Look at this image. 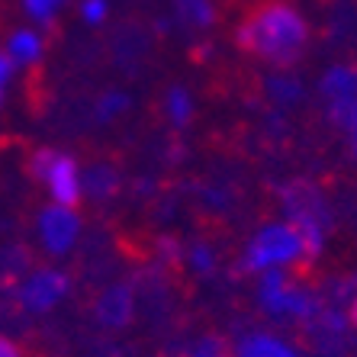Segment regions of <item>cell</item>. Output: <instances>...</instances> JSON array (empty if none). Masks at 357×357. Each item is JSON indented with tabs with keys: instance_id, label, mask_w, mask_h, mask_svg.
Returning <instances> with one entry per match:
<instances>
[{
	"instance_id": "6da1fadb",
	"label": "cell",
	"mask_w": 357,
	"mask_h": 357,
	"mask_svg": "<svg viewBox=\"0 0 357 357\" xmlns=\"http://www.w3.org/2000/svg\"><path fill=\"white\" fill-rule=\"evenodd\" d=\"M235 42L264 65L293 68L309 45V23L287 0H261L238 23Z\"/></svg>"
},
{
	"instance_id": "7a4b0ae2",
	"label": "cell",
	"mask_w": 357,
	"mask_h": 357,
	"mask_svg": "<svg viewBox=\"0 0 357 357\" xmlns=\"http://www.w3.org/2000/svg\"><path fill=\"white\" fill-rule=\"evenodd\" d=\"M283 199V213H287V222L293 225L303 238V248H306V261H316L325 248V238H328V206H325L322 193L306 181H293L280 190Z\"/></svg>"
},
{
	"instance_id": "3957f363",
	"label": "cell",
	"mask_w": 357,
	"mask_h": 357,
	"mask_svg": "<svg viewBox=\"0 0 357 357\" xmlns=\"http://www.w3.org/2000/svg\"><path fill=\"white\" fill-rule=\"evenodd\" d=\"M296 261H306L303 238L287 219L280 222H267L251 235V241L241 251V271L245 274H264V271H287Z\"/></svg>"
},
{
	"instance_id": "277c9868",
	"label": "cell",
	"mask_w": 357,
	"mask_h": 357,
	"mask_svg": "<svg viewBox=\"0 0 357 357\" xmlns=\"http://www.w3.org/2000/svg\"><path fill=\"white\" fill-rule=\"evenodd\" d=\"M29 174L49 190L52 203H59V206L75 209L84 199V181H81L84 171L77 167V161L71 158L68 151H59V149L33 151V158H29Z\"/></svg>"
},
{
	"instance_id": "5b68a950",
	"label": "cell",
	"mask_w": 357,
	"mask_h": 357,
	"mask_svg": "<svg viewBox=\"0 0 357 357\" xmlns=\"http://www.w3.org/2000/svg\"><path fill=\"white\" fill-rule=\"evenodd\" d=\"M258 306L267 316L277 319H296V322H309L319 316V299L309 290H303L299 283L287 277V271H264L258 274Z\"/></svg>"
},
{
	"instance_id": "8992f818",
	"label": "cell",
	"mask_w": 357,
	"mask_h": 357,
	"mask_svg": "<svg viewBox=\"0 0 357 357\" xmlns=\"http://www.w3.org/2000/svg\"><path fill=\"white\" fill-rule=\"evenodd\" d=\"M68 290H71V277L65 271H59V267H36V271L20 277L13 296H17L20 309L42 316V312H52L59 306L68 296Z\"/></svg>"
},
{
	"instance_id": "52a82bcc",
	"label": "cell",
	"mask_w": 357,
	"mask_h": 357,
	"mask_svg": "<svg viewBox=\"0 0 357 357\" xmlns=\"http://www.w3.org/2000/svg\"><path fill=\"white\" fill-rule=\"evenodd\" d=\"M36 232H39L42 248L49 251L52 258H61L81 238V216L71 206L49 203V206H42L39 219H36Z\"/></svg>"
},
{
	"instance_id": "ba28073f",
	"label": "cell",
	"mask_w": 357,
	"mask_h": 357,
	"mask_svg": "<svg viewBox=\"0 0 357 357\" xmlns=\"http://www.w3.org/2000/svg\"><path fill=\"white\" fill-rule=\"evenodd\" d=\"M132 312H135V299H132V287L129 283H113L93 303V316H97L100 325H107V328H126V325L132 322Z\"/></svg>"
},
{
	"instance_id": "9c48e42d",
	"label": "cell",
	"mask_w": 357,
	"mask_h": 357,
	"mask_svg": "<svg viewBox=\"0 0 357 357\" xmlns=\"http://www.w3.org/2000/svg\"><path fill=\"white\" fill-rule=\"evenodd\" d=\"M319 93H322L325 107H341L348 100L357 97V68L351 65H335L328 68L319 81Z\"/></svg>"
},
{
	"instance_id": "30bf717a",
	"label": "cell",
	"mask_w": 357,
	"mask_h": 357,
	"mask_svg": "<svg viewBox=\"0 0 357 357\" xmlns=\"http://www.w3.org/2000/svg\"><path fill=\"white\" fill-rule=\"evenodd\" d=\"M235 357H303L290 341L271 332H248L235 341Z\"/></svg>"
},
{
	"instance_id": "8fae6325",
	"label": "cell",
	"mask_w": 357,
	"mask_h": 357,
	"mask_svg": "<svg viewBox=\"0 0 357 357\" xmlns=\"http://www.w3.org/2000/svg\"><path fill=\"white\" fill-rule=\"evenodd\" d=\"M42 49H45V42H42V36L36 33V29H29V26H23V29H17V33H10L7 45H3L7 59L17 68H33L36 61L42 59Z\"/></svg>"
},
{
	"instance_id": "7c38bea8",
	"label": "cell",
	"mask_w": 357,
	"mask_h": 357,
	"mask_svg": "<svg viewBox=\"0 0 357 357\" xmlns=\"http://www.w3.org/2000/svg\"><path fill=\"white\" fill-rule=\"evenodd\" d=\"M81 181H84V197L91 199H109L119 187V174L109 165H91L81 174Z\"/></svg>"
},
{
	"instance_id": "4fadbf2b",
	"label": "cell",
	"mask_w": 357,
	"mask_h": 357,
	"mask_svg": "<svg viewBox=\"0 0 357 357\" xmlns=\"http://www.w3.org/2000/svg\"><path fill=\"white\" fill-rule=\"evenodd\" d=\"M174 7L181 23L190 26V29H209L213 20H216V10H213L209 0H174Z\"/></svg>"
},
{
	"instance_id": "5bb4252c",
	"label": "cell",
	"mask_w": 357,
	"mask_h": 357,
	"mask_svg": "<svg viewBox=\"0 0 357 357\" xmlns=\"http://www.w3.org/2000/svg\"><path fill=\"white\" fill-rule=\"evenodd\" d=\"M165 109H167V119L174 123V129H183V126L193 119V100L190 93L183 87H171L165 97Z\"/></svg>"
},
{
	"instance_id": "9a60e30c",
	"label": "cell",
	"mask_w": 357,
	"mask_h": 357,
	"mask_svg": "<svg viewBox=\"0 0 357 357\" xmlns=\"http://www.w3.org/2000/svg\"><path fill=\"white\" fill-rule=\"evenodd\" d=\"M267 93H271V100L280 103V107H293V103H299V97H303V84L290 75H274L267 81Z\"/></svg>"
},
{
	"instance_id": "2e32d148",
	"label": "cell",
	"mask_w": 357,
	"mask_h": 357,
	"mask_svg": "<svg viewBox=\"0 0 357 357\" xmlns=\"http://www.w3.org/2000/svg\"><path fill=\"white\" fill-rule=\"evenodd\" d=\"M20 3H23L26 17L39 26H52L55 17H59V10L65 7V0H20Z\"/></svg>"
},
{
	"instance_id": "e0dca14e",
	"label": "cell",
	"mask_w": 357,
	"mask_h": 357,
	"mask_svg": "<svg viewBox=\"0 0 357 357\" xmlns=\"http://www.w3.org/2000/svg\"><path fill=\"white\" fill-rule=\"evenodd\" d=\"M129 93H123V91H107L103 97L97 100V119L100 123H113L116 116H123L126 109H129Z\"/></svg>"
},
{
	"instance_id": "ac0fdd59",
	"label": "cell",
	"mask_w": 357,
	"mask_h": 357,
	"mask_svg": "<svg viewBox=\"0 0 357 357\" xmlns=\"http://www.w3.org/2000/svg\"><path fill=\"white\" fill-rule=\"evenodd\" d=\"M328 119L344 135H354L357 132V97L348 100V103H341V107H328Z\"/></svg>"
},
{
	"instance_id": "d6986e66",
	"label": "cell",
	"mask_w": 357,
	"mask_h": 357,
	"mask_svg": "<svg viewBox=\"0 0 357 357\" xmlns=\"http://www.w3.org/2000/svg\"><path fill=\"white\" fill-rule=\"evenodd\" d=\"M187 261H190V267L197 271L199 277H206L216 271V255H213V248L209 245H203V241H197L190 251H187Z\"/></svg>"
},
{
	"instance_id": "ffe728a7",
	"label": "cell",
	"mask_w": 357,
	"mask_h": 357,
	"mask_svg": "<svg viewBox=\"0 0 357 357\" xmlns=\"http://www.w3.org/2000/svg\"><path fill=\"white\" fill-rule=\"evenodd\" d=\"M107 13H109L107 0H81V20L87 26H100L107 20Z\"/></svg>"
},
{
	"instance_id": "44dd1931",
	"label": "cell",
	"mask_w": 357,
	"mask_h": 357,
	"mask_svg": "<svg viewBox=\"0 0 357 357\" xmlns=\"http://www.w3.org/2000/svg\"><path fill=\"white\" fill-rule=\"evenodd\" d=\"M222 354H225V344L216 335H203L190 348V357H222Z\"/></svg>"
},
{
	"instance_id": "7402d4cb",
	"label": "cell",
	"mask_w": 357,
	"mask_h": 357,
	"mask_svg": "<svg viewBox=\"0 0 357 357\" xmlns=\"http://www.w3.org/2000/svg\"><path fill=\"white\" fill-rule=\"evenodd\" d=\"M13 71H17V65L7 59V52H0V103H3V97H7V87H10Z\"/></svg>"
},
{
	"instance_id": "603a6c76",
	"label": "cell",
	"mask_w": 357,
	"mask_h": 357,
	"mask_svg": "<svg viewBox=\"0 0 357 357\" xmlns=\"http://www.w3.org/2000/svg\"><path fill=\"white\" fill-rule=\"evenodd\" d=\"M158 248H161V255H165L167 261H181V255H183L181 245H177L174 238H161V241H158Z\"/></svg>"
},
{
	"instance_id": "cb8c5ba5",
	"label": "cell",
	"mask_w": 357,
	"mask_h": 357,
	"mask_svg": "<svg viewBox=\"0 0 357 357\" xmlns=\"http://www.w3.org/2000/svg\"><path fill=\"white\" fill-rule=\"evenodd\" d=\"M0 357H23L17 341H10L7 335H0Z\"/></svg>"
},
{
	"instance_id": "d4e9b609",
	"label": "cell",
	"mask_w": 357,
	"mask_h": 357,
	"mask_svg": "<svg viewBox=\"0 0 357 357\" xmlns=\"http://www.w3.org/2000/svg\"><path fill=\"white\" fill-rule=\"evenodd\" d=\"M348 322H351V325H354V328H357V296L351 299V306H348Z\"/></svg>"
},
{
	"instance_id": "484cf974",
	"label": "cell",
	"mask_w": 357,
	"mask_h": 357,
	"mask_svg": "<svg viewBox=\"0 0 357 357\" xmlns=\"http://www.w3.org/2000/svg\"><path fill=\"white\" fill-rule=\"evenodd\" d=\"M348 145H351V158L357 161V132H354V135H348Z\"/></svg>"
},
{
	"instance_id": "4316f807",
	"label": "cell",
	"mask_w": 357,
	"mask_h": 357,
	"mask_svg": "<svg viewBox=\"0 0 357 357\" xmlns=\"http://www.w3.org/2000/svg\"><path fill=\"white\" fill-rule=\"evenodd\" d=\"M222 357H232V354H222Z\"/></svg>"
}]
</instances>
